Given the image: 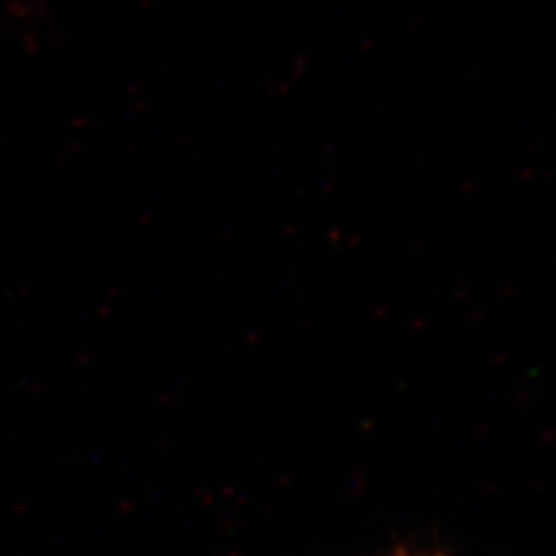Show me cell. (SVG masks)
Instances as JSON below:
<instances>
[{"instance_id":"6da1fadb","label":"cell","mask_w":556,"mask_h":556,"mask_svg":"<svg viewBox=\"0 0 556 556\" xmlns=\"http://www.w3.org/2000/svg\"><path fill=\"white\" fill-rule=\"evenodd\" d=\"M396 556H435V555H418V553H400Z\"/></svg>"}]
</instances>
